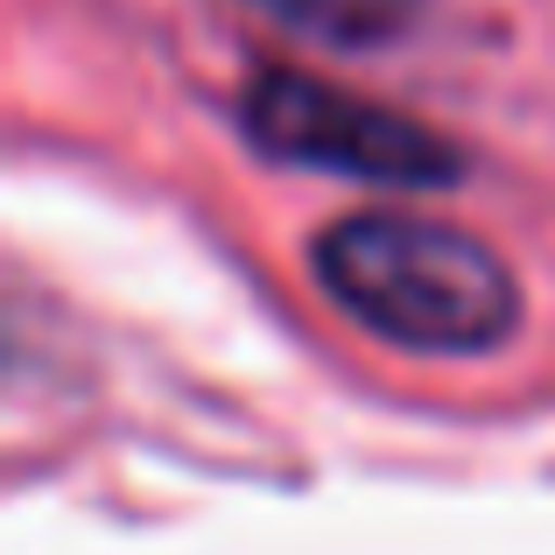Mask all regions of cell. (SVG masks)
I'll return each mask as SVG.
<instances>
[{
  "label": "cell",
  "instance_id": "3",
  "mask_svg": "<svg viewBox=\"0 0 555 555\" xmlns=\"http://www.w3.org/2000/svg\"><path fill=\"white\" fill-rule=\"evenodd\" d=\"M260 22L317 42V50H387L393 36L422 22L429 0H240Z\"/></svg>",
  "mask_w": 555,
  "mask_h": 555
},
{
  "label": "cell",
  "instance_id": "1",
  "mask_svg": "<svg viewBox=\"0 0 555 555\" xmlns=\"http://www.w3.org/2000/svg\"><path fill=\"white\" fill-rule=\"evenodd\" d=\"M310 274L366 338L408 359H486L520 331L506 254L450 218L352 211L310 240Z\"/></svg>",
  "mask_w": 555,
  "mask_h": 555
},
{
  "label": "cell",
  "instance_id": "2",
  "mask_svg": "<svg viewBox=\"0 0 555 555\" xmlns=\"http://www.w3.org/2000/svg\"><path fill=\"white\" fill-rule=\"evenodd\" d=\"M240 127L268 163L317 169L379 190H443L464 177V155L415 113H393L366 92H345L310 70H260L240 92Z\"/></svg>",
  "mask_w": 555,
  "mask_h": 555
}]
</instances>
